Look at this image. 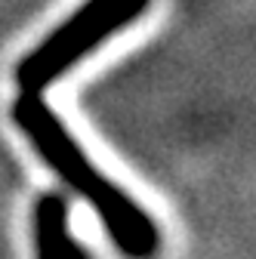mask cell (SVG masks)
Here are the masks:
<instances>
[{
  "label": "cell",
  "mask_w": 256,
  "mask_h": 259,
  "mask_svg": "<svg viewBox=\"0 0 256 259\" xmlns=\"http://www.w3.org/2000/svg\"><path fill=\"white\" fill-rule=\"evenodd\" d=\"M148 7V0H87L74 10L53 34L40 40L37 50H31L19 62V90L22 93H44L56 77H62L77 59L93 53L105 37L117 34L133 19H139Z\"/></svg>",
  "instance_id": "7a4b0ae2"
},
{
  "label": "cell",
  "mask_w": 256,
  "mask_h": 259,
  "mask_svg": "<svg viewBox=\"0 0 256 259\" xmlns=\"http://www.w3.org/2000/svg\"><path fill=\"white\" fill-rule=\"evenodd\" d=\"M13 117L19 130L28 136V142L37 148V154L50 164V170L71 191H77L80 198L93 204L111 241L126 256L151 259L161 250V232L148 219V213L126 191H120L114 182L99 176V170L90 164V157L80 151V145L65 130V123L40 99V93H22L13 105Z\"/></svg>",
  "instance_id": "6da1fadb"
},
{
  "label": "cell",
  "mask_w": 256,
  "mask_h": 259,
  "mask_svg": "<svg viewBox=\"0 0 256 259\" xmlns=\"http://www.w3.org/2000/svg\"><path fill=\"white\" fill-rule=\"evenodd\" d=\"M34 247L37 259H87L83 247L68 232V204L59 194H47L34 207Z\"/></svg>",
  "instance_id": "3957f363"
}]
</instances>
